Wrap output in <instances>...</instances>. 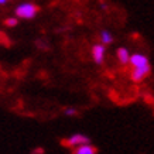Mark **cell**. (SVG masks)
Segmentation results:
<instances>
[{
  "label": "cell",
  "mask_w": 154,
  "mask_h": 154,
  "mask_svg": "<svg viewBox=\"0 0 154 154\" xmlns=\"http://www.w3.org/2000/svg\"><path fill=\"white\" fill-rule=\"evenodd\" d=\"M98 150L95 146H92L91 143H85V144L76 146L75 150L72 151V154H96Z\"/></svg>",
  "instance_id": "cell-6"
},
{
  "label": "cell",
  "mask_w": 154,
  "mask_h": 154,
  "mask_svg": "<svg viewBox=\"0 0 154 154\" xmlns=\"http://www.w3.org/2000/svg\"><path fill=\"white\" fill-rule=\"evenodd\" d=\"M129 64H130L133 68H137V66L147 65V64H150V62H149V58H147L146 55H143V54H133V55H130Z\"/></svg>",
  "instance_id": "cell-4"
},
{
  "label": "cell",
  "mask_w": 154,
  "mask_h": 154,
  "mask_svg": "<svg viewBox=\"0 0 154 154\" xmlns=\"http://www.w3.org/2000/svg\"><path fill=\"white\" fill-rule=\"evenodd\" d=\"M100 41H102L103 45H107V44H112V42H113V37H112V34L109 33V31H102V33H100Z\"/></svg>",
  "instance_id": "cell-8"
},
{
  "label": "cell",
  "mask_w": 154,
  "mask_h": 154,
  "mask_svg": "<svg viewBox=\"0 0 154 154\" xmlns=\"http://www.w3.org/2000/svg\"><path fill=\"white\" fill-rule=\"evenodd\" d=\"M66 115H69V116H72V115H75V113H76V110H75V109H66Z\"/></svg>",
  "instance_id": "cell-10"
},
{
  "label": "cell",
  "mask_w": 154,
  "mask_h": 154,
  "mask_svg": "<svg viewBox=\"0 0 154 154\" xmlns=\"http://www.w3.org/2000/svg\"><path fill=\"white\" fill-rule=\"evenodd\" d=\"M92 57L96 64H102L105 60V45L103 44H96L92 47Z\"/></svg>",
  "instance_id": "cell-5"
},
{
  "label": "cell",
  "mask_w": 154,
  "mask_h": 154,
  "mask_svg": "<svg viewBox=\"0 0 154 154\" xmlns=\"http://www.w3.org/2000/svg\"><path fill=\"white\" fill-rule=\"evenodd\" d=\"M117 58L120 61V64L127 65V64H129V60H130V54H129V51H127L126 48H119V50H117Z\"/></svg>",
  "instance_id": "cell-7"
},
{
  "label": "cell",
  "mask_w": 154,
  "mask_h": 154,
  "mask_svg": "<svg viewBox=\"0 0 154 154\" xmlns=\"http://www.w3.org/2000/svg\"><path fill=\"white\" fill-rule=\"evenodd\" d=\"M6 24H7L9 27H14V26L17 24V19H7L6 20Z\"/></svg>",
  "instance_id": "cell-9"
},
{
  "label": "cell",
  "mask_w": 154,
  "mask_h": 154,
  "mask_svg": "<svg viewBox=\"0 0 154 154\" xmlns=\"http://www.w3.org/2000/svg\"><path fill=\"white\" fill-rule=\"evenodd\" d=\"M37 11H38L37 6L31 5V3H24V5H20L16 9V16L21 17V19H33L34 16L37 14Z\"/></svg>",
  "instance_id": "cell-1"
},
{
  "label": "cell",
  "mask_w": 154,
  "mask_h": 154,
  "mask_svg": "<svg viewBox=\"0 0 154 154\" xmlns=\"http://www.w3.org/2000/svg\"><path fill=\"white\" fill-rule=\"evenodd\" d=\"M150 74H151V65L147 64V65H144V66L133 68L130 76H131V81H134V82H141V81L146 79Z\"/></svg>",
  "instance_id": "cell-2"
},
{
  "label": "cell",
  "mask_w": 154,
  "mask_h": 154,
  "mask_svg": "<svg viewBox=\"0 0 154 154\" xmlns=\"http://www.w3.org/2000/svg\"><path fill=\"white\" fill-rule=\"evenodd\" d=\"M6 2H7V0H0V5H5Z\"/></svg>",
  "instance_id": "cell-11"
},
{
  "label": "cell",
  "mask_w": 154,
  "mask_h": 154,
  "mask_svg": "<svg viewBox=\"0 0 154 154\" xmlns=\"http://www.w3.org/2000/svg\"><path fill=\"white\" fill-rule=\"evenodd\" d=\"M85 143H89V139L85 134H74L65 140H62V144L65 147H76V146L85 144Z\"/></svg>",
  "instance_id": "cell-3"
}]
</instances>
